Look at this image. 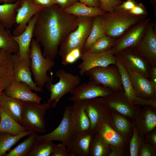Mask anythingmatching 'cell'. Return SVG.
<instances>
[{"label": "cell", "instance_id": "1", "mask_svg": "<svg viewBox=\"0 0 156 156\" xmlns=\"http://www.w3.org/2000/svg\"><path fill=\"white\" fill-rule=\"evenodd\" d=\"M78 23V17L67 13L57 4L38 12L33 37L42 47L43 56L54 60L59 47L77 28Z\"/></svg>", "mask_w": 156, "mask_h": 156}, {"label": "cell", "instance_id": "2", "mask_svg": "<svg viewBox=\"0 0 156 156\" xmlns=\"http://www.w3.org/2000/svg\"><path fill=\"white\" fill-rule=\"evenodd\" d=\"M147 17L132 14L119 6L114 12L101 15L102 23L106 35L116 39L130 27Z\"/></svg>", "mask_w": 156, "mask_h": 156}, {"label": "cell", "instance_id": "3", "mask_svg": "<svg viewBox=\"0 0 156 156\" xmlns=\"http://www.w3.org/2000/svg\"><path fill=\"white\" fill-rule=\"evenodd\" d=\"M55 75L59 78L58 82L54 84L52 83L53 73L51 72V79L45 84L47 89L50 93L47 102L51 104L53 108L55 107L64 95L72 92L81 81L78 75L67 72L63 69L57 71Z\"/></svg>", "mask_w": 156, "mask_h": 156}, {"label": "cell", "instance_id": "4", "mask_svg": "<svg viewBox=\"0 0 156 156\" xmlns=\"http://www.w3.org/2000/svg\"><path fill=\"white\" fill-rule=\"evenodd\" d=\"M30 47V68L34 82L38 87L43 89L51 79V76L47 73L51 70L55 63L53 60L43 56L40 44L35 39L32 38Z\"/></svg>", "mask_w": 156, "mask_h": 156}, {"label": "cell", "instance_id": "5", "mask_svg": "<svg viewBox=\"0 0 156 156\" xmlns=\"http://www.w3.org/2000/svg\"><path fill=\"white\" fill-rule=\"evenodd\" d=\"M93 18L78 17V26L61 44L59 55L63 59L70 51L79 48L83 51L85 42L91 31Z\"/></svg>", "mask_w": 156, "mask_h": 156}, {"label": "cell", "instance_id": "6", "mask_svg": "<svg viewBox=\"0 0 156 156\" xmlns=\"http://www.w3.org/2000/svg\"><path fill=\"white\" fill-rule=\"evenodd\" d=\"M53 108L48 102L42 104L26 102L21 125L27 131L43 133L46 131L44 115L47 110Z\"/></svg>", "mask_w": 156, "mask_h": 156}, {"label": "cell", "instance_id": "7", "mask_svg": "<svg viewBox=\"0 0 156 156\" xmlns=\"http://www.w3.org/2000/svg\"><path fill=\"white\" fill-rule=\"evenodd\" d=\"M85 75L96 83L114 92L124 91L121 75L116 64L95 67L86 71Z\"/></svg>", "mask_w": 156, "mask_h": 156}, {"label": "cell", "instance_id": "8", "mask_svg": "<svg viewBox=\"0 0 156 156\" xmlns=\"http://www.w3.org/2000/svg\"><path fill=\"white\" fill-rule=\"evenodd\" d=\"M114 56L116 61L127 70L138 72L150 79L153 67L148 61L135 51L133 47L124 49Z\"/></svg>", "mask_w": 156, "mask_h": 156}, {"label": "cell", "instance_id": "9", "mask_svg": "<svg viewBox=\"0 0 156 156\" xmlns=\"http://www.w3.org/2000/svg\"><path fill=\"white\" fill-rule=\"evenodd\" d=\"M151 19L143 20L133 25L115 39L111 49L114 55L126 48L134 47L143 36Z\"/></svg>", "mask_w": 156, "mask_h": 156}, {"label": "cell", "instance_id": "10", "mask_svg": "<svg viewBox=\"0 0 156 156\" xmlns=\"http://www.w3.org/2000/svg\"><path fill=\"white\" fill-rule=\"evenodd\" d=\"M133 47L139 55L149 62L153 67H156L155 24L149 22L142 38Z\"/></svg>", "mask_w": 156, "mask_h": 156}, {"label": "cell", "instance_id": "11", "mask_svg": "<svg viewBox=\"0 0 156 156\" xmlns=\"http://www.w3.org/2000/svg\"><path fill=\"white\" fill-rule=\"evenodd\" d=\"M80 59L81 62L78 66L79 74L84 75L88 70L98 67H105L116 64V60L111 49L105 51L94 53L83 51Z\"/></svg>", "mask_w": 156, "mask_h": 156}, {"label": "cell", "instance_id": "12", "mask_svg": "<svg viewBox=\"0 0 156 156\" xmlns=\"http://www.w3.org/2000/svg\"><path fill=\"white\" fill-rule=\"evenodd\" d=\"M114 92L111 89L90 79L88 82L80 84L70 93L72 96L68 100L73 101L99 97L107 98Z\"/></svg>", "mask_w": 156, "mask_h": 156}, {"label": "cell", "instance_id": "13", "mask_svg": "<svg viewBox=\"0 0 156 156\" xmlns=\"http://www.w3.org/2000/svg\"><path fill=\"white\" fill-rule=\"evenodd\" d=\"M108 108L103 98L98 97L86 100L85 109L90 122V130L94 132L99 124L109 123Z\"/></svg>", "mask_w": 156, "mask_h": 156}, {"label": "cell", "instance_id": "14", "mask_svg": "<svg viewBox=\"0 0 156 156\" xmlns=\"http://www.w3.org/2000/svg\"><path fill=\"white\" fill-rule=\"evenodd\" d=\"M70 117V130L73 135L90 130V122L86 111V100L73 101Z\"/></svg>", "mask_w": 156, "mask_h": 156}, {"label": "cell", "instance_id": "15", "mask_svg": "<svg viewBox=\"0 0 156 156\" xmlns=\"http://www.w3.org/2000/svg\"><path fill=\"white\" fill-rule=\"evenodd\" d=\"M19 3V5L16 10V25L12 34L14 36H18L22 34L31 18L44 8L35 4L32 0H24Z\"/></svg>", "mask_w": 156, "mask_h": 156}, {"label": "cell", "instance_id": "16", "mask_svg": "<svg viewBox=\"0 0 156 156\" xmlns=\"http://www.w3.org/2000/svg\"><path fill=\"white\" fill-rule=\"evenodd\" d=\"M71 107H66L62 119L58 126L49 133L38 136V140L58 141L64 144L66 146L69 144L73 135L70 126Z\"/></svg>", "mask_w": 156, "mask_h": 156}, {"label": "cell", "instance_id": "17", "mask_svg": "<svg viewBox=\"0 0 156 156\" xmlns=\"http://www.w3.org/2000/svg\"><path fill=\"white\" fill-rule=\"evenodd\" d=\"M14 79L27 84L36 92H41L43 89L38 87L33 81L30 70L31 60H22L18 54L12 55Z\"/></svg>", "mask_w": 156, "mask_h": 156}, {"label": "cell", "instance_id": "18", "mask_svg": "<svg viewBox=\"0 0 156 156\" xmlns=\"http://www.w3.org/2000/svg\"><path fill=\"white\" fill-rule=\"evenodd\" d=\"M25 83L14 79L3 92L8 96L26 102L40 103L41 98Z\"/></svg>", "mask_w": 156, "mask_h": 156}, {"label": "cell", "instance_id": "19", "mask_svg": "<svg viewBox=\"0 0 156 156\" xmlns=\"http://www.w3.org/2000/svg\"><path fill=\"white\" fill-rule=\"evenodd\" d=\"M127 70L137 95L144 99L156 100V90L152 82L138 72Z\"/></svg>", "mask_w": 156, "mask_h": 156}, {"label": "cell", "instance_id": "20", "mask_svg": "<svg viewBox=\"0 0 156 156\" xmlns=\"http://www.w3.org/2000/svg\"><path fill=\"white\" fill-rule=\"evenodd\" d=\"M37 14L30 20L23 32L20 35L13 36L18 47V55L22 60H30V44L33 37V31Z\"/></svg>", "mask_w": 156, "mask_h": 156}, {"label": "cell", "instance_id": "21", "mask_svg": "<svg viewBox=\"0 0 156 156\" xmlns=\"http://www.w3.org/2000/svg\"><path fill=\"white\" fill-rule=\"evenodd\" d=\"M94 133L89 130L73 135L66 146L71 156H89V146Z\"/></svg>", "mask_w": 156, "mask_h": 156}, {"label": "cell", "instance_id": "22", "mask_svg": "<svg viewBox=\"0 0 156 156\" xmlns=\"http://www.w3.org/2000/svg\"><path fill=\"white\" fill-rule=\"evenodd\" d=\"M103 99L109 108L125 116L132 117L134 115L135 108L134 105L127 100L123 91L115 92L109 96Z\"/></svg>", "mask_w": 156, "mask_h": 156}, {"label": "cell", "instance_id": "23", "mask_svg": "<svg viewBox=\"0 0 156 156\" xmlns=\"http://www.w3.org/2000/svg\"><path fill=\"white\" fill-rule=\"evenodd\" d=\"M12 55L0 49V97L14 79Z\"/></svg>", "mask_w": 156, "mask_h": 156}, {"label": "cell", "instance_id": "24", "mask_svg": "<svg viewBox=\"0 0 156 156\" xmlns=\"http://www.w3.org/2000/svg\"><path fill=\"white\" fill-rule=\"evenodd\" d=\"M26 102L8 96L3 92L0 97V105L11 117L21 125Z\"/></svg>", "mask_w": 156, "mask_h": 156}, {"label": "cell", "instance_id": "25", "mask_svg": "<svg viewBox=\"0 0 156 156\" xmlns=\"http://www.w3.org/2000/svg\"><path fill=\"white\" fill-rule=\"evenodd\" d=\"M95 132L109 146H111L112 149V153L116 155L120 154L118 148L123 144V139L122 136L111 127L109 123L103 122L99 124L97 126Z\"/></svg>", "mask_w": 156, "mask_h": 156}, {"label": "cell", "instance_id": "26", "mask_svg": "<svg viewBox=\"0 0 156 156\" xmlns=\"http://www.w3.org/2000/svg\"><path fill=\"white\" fill-rule=\"evenodd\" d=\"M116 65L121 75L124 94L127 100L134 105H145L146 102V99L137 95L133 88L127 70L120 63L117 61Z\"/></svg>", "mask_w": 156, "mask_h": 156}, {"label": "cell", "instance_id": "27", "mask_svg": "<svg viewBox=\"0 0 156 156\" xmlns=\"http://www.w3.org/2000/svg\"><path fill=\"white\" fill-rule=\"evenodd\" d=\"M0 132L15 135L27 131L11 117L0 105Z\"/></svg>", "mask_w": 156, "mask_h": 156}, {"label": "cell", "instance_id": "28", "mask_svg": "<svg viewBox=\"0 0 156 156\" xmlns=\"http://www.w3.org/2000/svg\"><path fill=\"white\" fill-rule=\"evenodd\" d=\"M64 10L68 14L78 17L93 18L105 13L99 7L88 6L79 1Z\"/></svg>", "mask_w": 156, "mask_h": 156}, {"label": "cell", "instance_id": "29", "mask_svg": "<svg viewBox=\"0 0 156 156\" xmlns=\"http://www.w3.org/2000/svg\"><path fill=\"white\" fill-rule=\"evenodd\" d=\"M19 4L16 1L0 4V21L6 29H9L16 24V10Z\"/></svg>", "mask_w": 156, "mask_h": 156}, {"label": "cell", "instance_id": "30", "mask_svg": "<svg viewBox=\"0 0 156 156\" xmlns=\"http://www.w3.org/2000/svg\"><path fill=\"white\" fill-rule=\"evenodd\" d=\"M37 133L33 132L25 140L11 150L6 156H29L38 141Z\"/></svg>", "mask_w": 156, "mask_h": 156}, {"label": "cell", "instance_id": "31", "mask_svg": "<svg viewBox=\"0 0 156 156\" xmlns=\"http://www.w3.org/2000/svg\"><path fill=\"white\" fill-rule=\"evenodd\" d=\"M0 49L12 54H18V45L12 34L0 21Z\"/></svg>", "mask_w": 156, "mask_h": 156}, {"label": "cell", "instance_id": "32", "mask_svg": "<svg viewBox=\"0 0 156 156\" xmlns=\"http://www.w3.org/2000/svg\"><path fill=\"white\" fill-rule=\"evenodd\" d=\"M105 35L102 23L101 15L93 17L92 28L84 44L83 51H87L96 41Z\"/></svg>", "mask_w": 156, "mask_h": 156}, {"label": "cell", "instance_id": "33", "mask_svg": "<svg viewBox=\"0 0 156 156\" xmlns=\"http://www.w3.org/2000/svg\"><path fill=\"white\" fill-rule=\"evenodd\" d=\"M110 146L96 132L94 133L89 147V155L105 156L109 154Z\"/></svg>", "mask_w": 156, "mask_h": 156}, {"label": "cell", "instance_id": "34", "mask_svg": "<svg viewBox=\"0 0 156 156\" xmlns=\"http://www.w3.org/2000/svg\"><path fill=\"white\" fill-rule=\"evenodd\" d=\"M33 132H34L27 131L17 135H13L0 132V156L4 155L21 139Z\"/></svg>", "mask_w": 156, "mask_h": 156}, {"label": "cell", "instance_id": "35", "mask_svg": "<svg viewBox=\"0 0 156 156\" xmlns=\"http://www.w3.org/2000/svg\"><path fill=\"white\" fill-rule=\"evenodd\" d=\"M115 40L111 37L105 36L96 41L87 51L97 53L107 51L112 48Z\"/></svg>", "mask_w": 156, "mask_h": 156}, {"label": "cell", "instance_id": "36", "mask_svg": "<svg viewBox=\"0 0 156 156\" xmlns=\"http://www.w3.org/2000/svg\"><path fill=\"white\" fill-rule=\"evenodd\" d=\"M54 144L52 141L38 140L29 156H50Z\"/></svg>", "mask_w": 156, "mask_h": 156}, {"label": "cell", "instance_id": "37", "mask_svg": "<svg viewBox=\"0 0 156 156\" xmlns=\"http://www.w3.org/2000/svg\"><path fill=\"white\" fill-rule=\"evenodd\" d=\"M112 122L116 131L121 135H126L129 131L130 123L122 116L117 114L114 115L112 118Z\"/></svg>", "mask_w": 156, "mask_h": 156}, {"label": "cell", "instance_id": "38", "mask_svg": "<svg viewBox=\"0 0 156 156\" xmlns=\"http://www.w3.org/2000/svg\"><path fill=\"white\" fill-rule=\"evenodd\" d=\"M145 112L142 122V128L146 132L152 130L156 126V115L152 110L148 108Z\"/></svg>", "mask_w": 156, "mask_h": 156}, {"label": "cell", "instance_id": "39", "mask_svg": "<svg viewBox=\"0 0 156 156\" xmlns=\"http://www.w3.org/2000/svg\"><path fill=\"white\" fill-rule=\"evenodd\" d=\"M100 2L99 7L106 13L114 12L122 3L120 0H98Z\"/></svg>", "mask_w": 156, "mask_h": 156}, {"label": "cell", "instance_id": "40", "mask_svg": "<svg viewBox=\"0 0 156 156\" xmlns=\"http://www.w3.org/2000/svg\"><path fill=\"white\" fill-rule=\"evenodd\" d=\"M133 133L130 143V154L131 156H137L138 154L140 141L137 130L135 125L133 127Z\"/></svg>", "mask_w": 156, "mask_h": 156}, {"label": "cell", "instance_id": "41", "mask_svg": "<svg viewBox=\"0 0 156 156\" xmlns=\"http://www.w3.org/2000/svg\"><path fill=\"white\" fill-rule=\"evenodd\" d=\"M83 51L79 48H76L69 51L62 60V63L64 66L71 64L75 62L80 59L81 55Z\"/></svg>", "mask_w": 156, "mask_h": 156}, {"label": "cell", "instance_id": "42", "mask_svg": "<svg viewBox=\"0 0 156 156\" xmlns=\"http://www.w3.org/2000/svg\"><path fill=\"white\" fill-rule=\"evenodd\" d=\"M50 156H71L66 146L61 143L54 144Z\"/></svg>", "mask_w": 156, "mask_h": 156}, {"label": "cell", "instance_id": "43", "mask_svg": "<svg viewBox=\"0 0 156 156\" xmlns=\"http://www.w3.org/2000/svg\"><path fill=\"white\" fill-rule=\"evenodd\" d=\"M129 12L131 14L135 15L147 16L148 14L146 8L141 3H137L135 6Z\"/></svg>", "mask_w": 156, "mask_h": 156}, {"label": "cell", "instance_id": "44", "mask_svg": "<svg viewBox=\"0 0 156 156\" xmlns=\"http://www.w3.org/2000/svg\"><path fill=\"white\" fill-rule=\"evenodd\" d=\"M155 150L149 145L145 144L142 146L139 153L140 156H153L155 155Z\"/></svg>", "mask_w": 156, "mask_h": 156}, {"label": "cell", "instance_id": "45", "mask_svg": "<svg viewBox=\"0 0 156 156\" xmlns=\"http://www.w3.org/2000/svg\"><path fill=\"white\" fill-rule=\"evenodd\" d=\"M56 4L64 10L79 1L78 0H55Z\"/></svg>", "mask_w": 156, "mask_h": 156}, {"label": "cell", "instance_id": "46", "mask_svg": "<svg viewBox=\"0 0 156 156\" xmlns=\"http://www.w3.org/2000/svg\"><path fill=\"white\" fill-rule=\"evenodd\" d=\"M137 3L134 0H127L122 2L120 7L125 10L129 11L135 6Z\"/></svg>", "mask_w": 156, "mask_h": 156}, {"label": "cell", "instance_id": "47", "mask_svg": "<svg viewBox=\"0 0 156 156\" xmlns=\"http://www.w3.org/2000/svg\"><path fill=\"white\" fill-rule=\"evenodd\" d=\"M35 4L42 6L44 8L56 4L55 0H32Z\"/></svg>", "mask_w": 156, "mask_h": 156}, {"label": "cell", "instance_id": "48", "mask_svg": "<svg viewBox=\"0 0 156 156\" xmlns=\"http://www.w3.org/2000/svg\"><path fill=\"white\" fill-rule=\"evenodd\" d=\"M80 2L89 7H99L100 2L98 0H78Z\"/></svg>", "mask_w": 156, "mask_h": 156}, {"label": "cell", "instance_id": "49", "mask_svg": "<svg viewBox=\"0 0 156 156\" xmlns=\"http://www.w3.org/2000/svg\"><path fill=\"white\" fill-rule=\"evenodd\" d=\"M150 80L153 83L156 90V67H153L151 70Z\"/></svg>", "mask_w": 156, "mask_h": 156}, {"label": "cell", "instance_id": "50", "mask_svg": "<svg viewBox=\"0 0 156 156\" xmlns=\"http://www.w3.org/2000/svg\"><path fill=\"white\" fill-rule=\"evenodd\" d=\"M153 144L156 145V133H154L151 135L150 138Z\"/></svg>", "mask_w": 156, "mask_h": 156}, {"label": "cell", "instance_id": "51", "mask_svg": "<svg viewBox=\"0 0 156 156\" xmlns=\"http://www.w3.org/2000/svg\"><path fill=\"white\" fill-rule=\"evenodd\" d=\"M151 3L154 8V14L156 15V0H150Z\"/></svg>", "mask_w": 156, "mask_h": 156}, {"label": "cell", "instance_id": "52", "mask_svg": "<svg viewBox=\"0 0 156 156\" xmlns=\"http://www.w3.org/2000/svg\"><path fill=\"white\" fill-rule=\"evenodd\" d=\"M17 1V0H0V3H13Z\"/></svg>", "mask_w": 156, "mask_h": 156}, {"label": "cell", "instance_id": "53", "mask_svg": "<svg viewBox=\"0 0 156 156\" xmlns=\"http://www.w3.org/2000/svg\"><path fill=\"white\" fill-rule=\"evenodd\" d=\"M24 0H17V1L19 2V3H20Z\"/></svg>", "mask_w": 156, "mask_h": 156}, {"label": "cell", "instance_id": "54", "mask_svg": "<svg viewBox=\"0 0 156 156\" xmlns=\"http://www.w3.org/2000/svg\"></svg>", "mask_w": 156, "mask_h": 156}]
</instances>
